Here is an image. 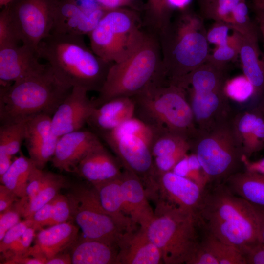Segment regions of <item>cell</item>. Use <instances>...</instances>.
I'll return each instance as SVG.
<instances>
[{
  "label": "cell",
  "mask_w": 264,
  "mask_h": 264,
  "mask_svg": "<svg viewBox=\"0 0 264 264\" xmlns=\"http://www.w3.org/2000/svg\"><path fill=\"white\" fill-rule=\"evenodd\" d=\"M172 10L167 0H148L146 22L157 36L163 32L171 22Z\"/></svg>",
  "instance_id": "34"
},
{
  "label": "cell",
  "mask_w": 264,
  "mask_h": 264,
  "mask_svg": "<svg viewBox=\"0 0 264 264\" xmlns=\"http://www.w3.org/2000/svg\"><path fill=\"white\" fill-rule=\"evenodd\" d=\"M242 0H210L201 8L203 15L216 22L226 23L231 26L232 13Z\"/></svg>",
  "instance_id": "35"
},
{
  "label": "cell",
  "mask_w": 264,
  "mask_h": 264,
  "mask_svg": "<svg viewBox=\"0 0 264 264\" xmlns=\"http://www.w3.org/2000/svg\"><path fill=\"white\" fill-rule=\"evenodd\" d=\"M119 160L123 168L137 176L150 198L155 191V173L149 144L142 137L125 134L104 141Z\"/></svg>",
  "instance_id": "12"
},
{
  "label": "cell",
  "mask_w": 264,
  "mask_h": 264,
  "mask_svg": "<svg viewBox=\"0 0 264 264\" xmlns=\"http://www.w3.org/2000/svg\"><path fill=\"white\" fill-rule=\"evenodd\" d=\"M17 201L9 209L0 213V241L11 228L21 221L22 216Z\"/></svg>",
  "instance_id": "41"
},
{
  "label": "cell",
  "mask_w": 264,
  "mask_h": 264,
  "mask_svg": "<svg viewBox=\"0 0 264 264\" xmlns=\"http://www.w3.org/2000/svg\"><path fill=\"white\" fill-rule=\"evenodd\" d=\"M261 104L258 107L264 117V97L262 98Z\"/></svg>",
  "instance_id": "58"
},
{
  "label": "cell",
  "mask_w": 264,
  "mask_h": 264,
  "mask_svg": "<svg viewBox=\"0 0 264 264\" xmlns=\"http://www.w3.org/2000/svg\"><path fill=\"white\" fill-rule=\"evenodd\" d=\"M231 27L242 34L258 32L257 24L250 20L248 8L245 0H241L233 9Z\"/></svg>",
  "instance_id": "37"
},
{
  "label": "cell",
  "mask_w": 264,
  "mask_h": 264,
  "mask_svg": "<svg viewBox=\"0 0 264 264\" xmlns=\"http://www.w3.org/2000/svg\"><path fill=\"white\" fill-rule=\"evenodd\" d=\"M132 97L134 116L153 130L169 131L189 140L198 133L185 90L181 86L158 81Z\"/></svg>",
  "instance_id": "5"
},
{
  "label": "cell",
  "mask_w": 264,
  "mask_h": 264,
  "mask_svg": "<svg viewBox=\"0 0 264 264\" xmlns=\"http://www.w3.org/2000/svg\"><path fill=\"white\" fill-rule=\"evenodd\" d=\"M239 54V50L227 44L217 46L212 54H209L208 60L221 65H227L228 62L234 59Z\"/></svg>",
  "instance_id": "45"
},
{
  "label": "cell",
  "mask_w": 264,
  "mask_h": 264,
  "mask_svg": "<svg viewBox=\"0 0 264 264\" xmlns=\"http://www.w3.org/2000/svg\"><path fill=\"white\" fill-rule=\"evenodd\" d=\"M244 264H264V244L260 243L242 251Z\"/></svg>",
  "instance_id": "47"
},
{
  "label": "cell",
  "mask_w": 264,
  "mask_h": 264,
  "mask_svg": "<svg viewBox=\"0 0 264 264\" xmlns=\"http://www.w3.org/2000/svg\"><path fill=\"white\" fill-rule=\"evenodd\" d=\"M201 0H198L199 2Z\"/></svg>",
  "instance_id": "59"
},
{
  "label": "cell",
  "mask_w": 264,
  "mask_h": 264,
  "mask_svg": "<svg viewBox=\"0 0 264 264\" xmlns=\"http://www.w3.org/2000/svg\"><path fill=\"white\" fill-rule=\"evenodd\" d=\"M154 216L145 229L160 250L166 264H187L198 247L197 216L160 199H156Z\"/></svg>",
  "instance_id": "7"
},
{
  "label": "cell",
  "mask_w": 264,
  "mask_h": 264,
  "mask_svg": "<svg viewBox=\"0 0 264 264\" xmlns=\"http://www.w3.org/2000/svg\"><path fill=\"white\" fill-rule=\"evenodd\" d=\"M13 0H0V6L3 8L9 5Z\"/></svg>",
  "instance_id": "57"
},
{
  "label": "cell",
  "mask_w": 264,
  "mask_h": 264,
  "mask_svg": "<svg viewBox=\"0 0 264 264\" xmlns=\"http://www.w3.org/2000/svg\"><path fill=\"white\" fill-rule=\"evenodd\" d=\"M122 168L116 156L109 152L101 142L80 160L75 173L93 185L120 176Z\"/></svg>",
  "instance_id": "22"
},
{
  "label": "cell",
  "mask_w": 264,
  "mask_h": 264,
  "mask_svg": "<svg viewBox=\"0 0 264 264\" xmlns=\"http://www.w3.org/2000/svg\"><path fill=\"white\" fill-rule=\"evenodd\" d=\"M161 253L139 227L122 235L118 244L117 264H162Z\"/></svg>",
  "instance_id": "21"
},
{
  "label": "cell",
  "mask_w": 264,
  "mask_h": 264,
  "mask_svg": "<svg viewBox=\"0 0 264 264\" xmlns=\"http://www.w3.org/2000/svg\"><path fill=\"white\" fill-rule=\"evenodd\" d=\"M231 122L245 156L264 146V117L259 108L233 114Z\"/></svg>",
  "instance_id": "25"
},
{
  "label": "cell",
  "mask_w": 264,
  "mask_h": 264,
  "mask_svg": "<svg viewBox=\"0 0 264 264\" xmlns=\"http://www.w3.org/2000/svg\"><path fill=\"white\" fill-rule=\"evenodd\" d=\"M197 218L202 231L241 252L262 243L253 206L234 194L224 183L206 185Z\"/></svg>",
  "instance_id": "1"
},
{
  "label": "cell",
  "mask_w": 264,
  "mask_h": 264,
  "mask_svg": "<svg viewBox=\"0 0 264 264\" xmlns=\"http://www.w3.org/2000/svg\"><path fill=\"white\" fill-rule=\"evenodd\" d=\"M59 137L53 132L51 116L40 114L26 121L24 142L37 168L42 169L51 160Z\"/></svg>",
  "instance_id": "17"
},
{
  "label": "cell",
  "mask_w": 264,
  "mask_h": 264,
  "mask_svg": "<svg viewBox=\"0 0 264 264\" xmlns=\"http://www.w3.org/2000/svg\"><path fill=\"white\" fill-rule=\"evenodd\" d=\"M19 198L16 194L3 184L0 185V213L10 207L18 201Z\"/></svg>",
  "instance_id": "49"
},
{
  "label": "cell",
  "mask_w": 264,
  "mask_h": 264,
  "mask_svg": "<svg viewBox=\"0 0 264 264\" xmlns=\"http://www.w3.org/2000/svg\"><path fill=\"white\" fill-rule=\"evenodd\" d=\"M133 0H97L100 6L106 11L124 8Z\"/></svg>",
  "instance_id": "51"
},
{
  "label": "cell",
  "mask_w": 264,
  "mask_h": 264,
  "mask_svg": "<svg viewBox=\"0 0 264 264\" xmlns=\"http://www.w3.org/2000/svg\"><path fill=\"white\" fill-rule=\"evenodd\" d=\"M187 264H219L218 261L200 243Z\"/></svg>",
  "instance_id": "48"
},
{
  "label": "cell",
  "mask_w": 264,
  "mask_h": 264,
  "mask_svg": "<svg viewBox=\"0 0 264 264\" xmlns=\"http://www.w3.org/2000/svg\"><path fill=\"white\" fill-rule=\"evenodd\" d=\"M106 11L100 8L88 14L73 0H57L51 33L88 35Z\"/></svg>",
  "instance_id": "16"
},
{
  "label": "cell",
  "mask_w": 264,
  "mask_h": 264,
  "mask_svg": "<svg viewBox=\"0 0 264 264\" xmlns=\"http://www.w3.org/2000/svg\"><path fill=\"white\" fill-rule=\"evenodd\" d=\"M57 0H13L6 6L22 44L37 51L52 31Z\"/></svg>",
  "instance_id": "11"
},
{
  "label": "cell",
  "mask_w": 264,
  "mask_h": 264,
  "mask_svg": "<svg viewBox=\"0 0 264 264\" xmlns=\"http://www.w3.org/2000/svg\"><path fill=\"white\" fill-rule=\"evenodd\" d=\"M231 26L225 22H217L207 32L208 42L217 46L226 45L229 39V31Z\"/></svg>",
  "instance_id": "43"
},
{
  "label": "cell",
  "mask_w": 264,
  "mask_h": 264,
  "mask_svg": "<svg viewBox=\"0 0 264 264\" xmlns=\"http://www.w3.org/2000/svg\"><path fill=\"white\" fill-rule=\"evenodd\" d=\"M26 122L0 125V155L12 156L19 152L25 140Z\"/></svg>",
  "instance_id": "32"
},
{
  "label": "cell",
  "mask_w": 264,
  "mask_h": 264,
  "mask_svg": "<svg viewBox=\"0 0 264 264\" xmlns=\"http://www.w3.org/2000/svg\"><path fill=\"white\" fill-rule=\"evenodd\" d=\"M253 10L256 24L262 35L264 45V9H253Z\"/></svg>",
  "instance_id": "54"
},
{
  "label": "cell",
  "mask_w": 264,
  "mask_h": 264,
  "mask_svg": "<svg viewBox=\"0 0 264 264\" xmlns=\"http://www.w3.org/2000/svg\"><path fill=\"white\" fill-rule=\"evenodd\" d=\"M36 230L33 227H28L24 233L10 246L4 253H2L4 261L24 255L28 251L35 237Z\"/></svg>",
  "instance_id": "39"
},
{
  "label": "cell",
  "mask_w": 264,
  "mask_h": 264,
  "mask_svg": "<svg viewBox=\"0 0 264 264\" xmlns=\"http://www.w3.org/2000/svg\"><path fill=\"white\" fill-rule=\"evenodd\" d=\"M223 183L234 194L253 205L264 208V174L255 170H242Z\"/></svg>",
  "instance_id": "29"
},
{
  "label": "cell",
  "mask_w": 264,
  "mask_h": 264,
  "mask_svg": "<svg viewBox=\"0 0 264 264\" xmlns=\"http://www.w3.org/2000/svg\"><path fill=\"white\" fill-rule=\"evenodd\" d=\"M35 166L30 158L21 155L0 177L1 184L13 191L19 198L25 197L28 180Z\"/></svg>",
  "instance_id": "31"
},
{
  "label": "cell",
  "mask_w": 264,
  "mask_h": 264,
  "mask_svg": "<svg viewBox=\"0 0 264 264\" xmlns=\"http://www.w3.org/2000/svg\"><path fill=\"white\" fill-rule=\"evenodd\" d=\"M37 53L61 82L88 92L100 91L113 64L89 49L80 35L50 33L41 42Z\"/></svg>",
  "instance_id": "2"
},
{
  "label": "cell",
  "mask_w": 264,
  "mask_h": 264,
  "mask_svg": "<svg viewBox=\"0 0 264 264\" xmlns=\"http://www.w3.org/2000/svg\"><path fill=\"white\" fill-rule=\"evenodd\" d=\"M240 34L239 55L244 76L252 85L254 93L263 98L264 97V60L260 57L258 32Z\"/></svg>",
  "instance_id": "26"
},
{
  "label": "cell",
  "mask_w": 264,
  "mask_h": 264,
  "mask_svg": "<svg viewBox=\"0 0 264 264\" xmlns=\"http://www.w3.org/2000/svg\"><path fill=\"white\" fill-rule=\"evenodd\" d=\"M163 77L162 60L158 36L147 33L145 40L128 58L113 63L105 82L92 100L97 107L112 99L133 97Z\"/></svg>",
  "instance_id": "6"
},
{
  "label": "cell",
  "mask_w": 264,
  "mask_h": 264,
  "mask_svg": "<svg viewBox=\"0 0 264 264\" xmlns=\"http://www.w3.org/2000/svg\"><path fill=\"white\" fill-rule=\"evenodd\" d=\"M92 185L97 193L104 210L124 232L137 228L138 226L133 223L124 211L120 176Z\"/></svg>",
  "instance_id": "27"
},
{
  "label": "cell",
  "mask_w": 264,
  "mask_h": 264,
  "mask_svg": "<svg viewBox=\"0 0 264 264\" xmlns=\"http://www.w3.org/2000/svg\"><path fill=\"white\" fill-rule=\"evenodd\" d=\"M79 228L66 221L42 229L35 235L34 245L24 255L46 261L70 246L78 238Z\"/></svg>",
  "instance_id": "23"
},
{
  "label": "cell",
  "mask_w": 264,
  "mask_h": 264,
  "mask_svg": "<svg viewBox=\"0 0 264 264\" xmlns=\"http://www.w3.org/2000/svg\"><path fill=\"white\" fill-rule=\"evenodd\" d=\"M147 33L133 10L121 8L107 11L88 35L93 52L112 63L124 61L143 43Z\"/></svg>",
  "instance_id": "9"
},
{
  "label": "cell",
  "mask_w": 264,
  "mask_h": 264,
  "mask_svg": "<svg viewBox=\"0 0 264 264\" xmlns=\"http://www.w3.org/2000/svg\"><path fill=\"white\" fill-rule=\"evenodd\" d=\"M163 77L176 83L205 63L209 55L207 32L202 19L185 12L158 35Z\"/></svg>",
  "instance_id": "4"
},
{
  "label": "cell",
  "mask_w": 264,
  "mask_h": 264,
  "mask_svg": "<svg viewBox=\"0 0 264 264\" xmlns=\"http://www.w3.org/2000/svg\"><path fill=\"white\" fill-rule=\"evenodd\" d=\"M32 227V222L30 220L25 219L11 228L0 241V252H6L11 245L19 238L29 227Z\"/></svg>",
  "instance_id": "42"
},
{
  "label": "cell",
  "mask_w": 264,
  "mask_h": 264,
  "mask_svg": "<svg viewBox=\"0 0 264 264\" xmlns=\"http://www.w3.org/2000/svg\"><path fill=\"white\" fill-rule=\"evenodd\" d=\"M88 91L73 88L71 92L60 104L51 117L53 133L61 136L82 129L87 124L94 108Z\"/></svg>",
  "instance_id": "14"
},
{
  "label": "cell",
  "mask_w": 264,
  "mask_h": 264,
  "mask_svg": "<svg viewBox=\"0 0 264 264\" xmlns=\"http://www.w3.org/2000/svg\"><path fill=\"white\" fill-rule=\"evenodd\" d=\"M255 210L258 223L260 240L264 244V208L253 205Z\"/></svg>",
  "instance_id": "52"
},
{
  "label": "cell",
  "mask_w": 264,
  "mask_h": 264,
  "mask_svg": "<svg viewBox=\"0 0 264 264\" xmlns=\"http://www.w3.org/2000/svg\"><path fill=\"white\" fill-rule=\"evenodd\" d=\"M37 51L24 44L0 48V85H9L43 70L47 63H40Z\"/></svg>",
  "instance_id": "15"
},
{
  "label": "cell",
  "mask_w": 264,
  "mask_h": 264,
  "mask_svg": "<svg viewBox=\"0 0 264 264\" xmlns=\"http://www.w3.org/2000/svg\"><path fill=\"white\" fill-rule=\"evenodd\" d=\"M231 117L209 130L198 132L190 140V152L196 157L209 184L223 183L242 170L245 155Z\"/></svg>",
  "instance_id": "8"
},
{
  "label": "cell",
  "mask_w": 264,
  "mask_h": 264,
  "mask_svg": "<svg viewBox=\"0 0 264 264\" xmlns=\"http://www.w3.org/2000/svg\"><path fill=\"white\" fill-rule=\"evenodd\" d=\"M155 179L153 200H161L197 216L204 188L173 171L156 174Z\"/></svg>",
  "instance_id": "13"
},
{
  "label": "cell",
  "mask_w": 264,
  "mask_h": 264,
  "mask_svg": "<svg viewBox=\"0 0 264 264\" xmlns=\"http://www.w3.org/2000/svg\"><path fill=\"white\" fill-rule=\"evenodd\" d=\"M202 232L201 243L217 259L219 264H244L242 254L236 247Z\"/></svg>",
  "instance_id": "33"
},
{
  "label": "cell",
  "mask_w": 264,
  "mask_h": 264,
  "mask_svg": "<svg viewBox=\"0 0 264 264\" xmlns=\"http://www.w3.org/2000/svg\"><path fill=\"white\" fill-rule=\"evenodd\" d=\"M135 105L132 97H120L94 107L87 121L98 136L134 116Z\"/></svg>",
  "instance_id": "24"
},
{
  "label": "cell",
  "mask_w": 264,
  "mask_h": 264,
  "mask_svg": "<svg viewBox=\"0 0 264 264\" xmlns=\"http://www.w3.org/2000/svg\"><path fill=\"white\" fill-rule=\"evenodd\" d=\"M71 219V210L67 196L58 194L53 199L51 219L47 226H52L66 222Z\"/></svg>",
  "instance_id": "40"
},
{
  "label": "cell",
  "mask_w": 264,
  "mask_h": 264,
  "mask_svg": "<svg viewBox=\"0 0 264 264\" xmlns=\"http://www.w3.org/2000/svg\"><path fill=\"white\" fill-rule=\"evenodd\" d=\"M21 39L6 6L0 13V49L19 45Z\"/></svg>",
  "instance_id": "36"
},
{
  "label": "cell",
  "mask_w": 264,
  "mask_h": 264,
  "mask_svg": "<svg viewBox=\"0 0 264 264\" xmlns=\"http://www.w3.org/2000/svg\"><path fill=\"white\" fill-rule=\"evenodd\" d=\"M72 260L70 253H62L46 260L45 264H70Z\"/></svg>",
  "instance_id": "53"
},
{
  "label": "cell",
  "mask_w": 264,
  "mask_h": 264,
  "mask_svg": "<svg viewBox=\"0 0 264 264\" xmlns=\"http://www.w3.org/2000/svg\"><path fill=\"white\" fill-rule=\"evenodd\" d=\"M65 185V179L62 176L45 171L42 186L35 198L27 204L21 198L19 200L22 216L25 219H30L39 208L53 199Z\"/></svg>",
  "instance_id": "30"
},
{
  "label": "cell",
  "mask_w": 264,
  "mask_h": 264,
  "mask_svg": "<svg viewBox=\"0 0 264 264\" xmlns=\"http://www.w3.org/2000/svg\"><path fill=\"white\" fill-rule=\"evenodd\" d=\"M120 188L125 213L134 224L145 228L154 216L146 189L139 178L124 169L120 176Z\"/></svg>",
  "instance_id": "20"
},
{
  "label": "cell",
  "mask_w": 264,
  "mask_h": 264,
  "mask_svg": "<svg viewBox=\"0 0 264 264\" xmlns=\"http://www.w3.org/2000/svg\"><path fill=\"white\" fill-rule=\"evenodd\" d=\"M253 9H264V0H252Z\"/></svg>",
  "instance_id": "56"
},
{
  "label": "cell",
  "mask_w": 264,
  "mask_h": 264,
  "mask_svg": "<svg viewBox=\"0 0 264 264\" xmlns=\"http://www.w3.org/2000/svg\"><path fill=\"white\" fill-rule=\"evenodd\" d=\"M192 0H167V3L172 10L184 9L191 3Z\"/></svg>",
  "instance_id": "55"
},
{
  "label": "cell",
  "mask_w": 264,
  "mask_h": 264,
  "mask_svg": "<svg viewBox=\"0 0 264 264\" xmlns=\"http://www.w3.org/2000/svg\"><path fill=\"white\" fill-rule=\"evenodd\" d=\"M53 205V199L39 208L29 219L32 222V227L36 230L47 226L51 218Z\"/></svg>",
  "instance_id": "46"
},
{
  "label": "cell",
  "mask_w": 264,
  "mask_h": 264,
  "mask_svg": "<svg viewBox=\"0 0 264 264\" xmlns=\"http://www.w3.org/2000/svg\"><path fill=\"white\" fill-rule=\"evenodd\" d=\"M72 89L57 77L47 63L35 74L0 85V125L26 121L40 114L52 117Z\"/></svg>",
  "instance_id": "3"
},
{
  "label": "cell",
  "mask_w": 264,
  "mask_h": 264,
  "mask_svg": "<svg viewBox=\"0 0 264 264\" xmlns=\"http://www.w3.org/2000/svg\"><path fill=\"white\" fill-rule=\"evenodd\" d=\"M67 197L71 206V219L81 229L83 237L118 248L124 232L104 210L94 187L79 186Z\"/></svg>",
  "instance_id": "10"
},
{
  "label": "cell",
  "mask_w": 264,
  "mask_h": 264,
  "mask_svg": "<svg viewBox=\"0 0 264 264\" xmlns=\"http://www.w3.org/2000/svg\"><path fill=\"white\" fill-rule=\"evenodd\" d=\"M73 264H117L118 248L82 237L70 246Z\"/></svg>",
  "instance_id": "28"
},
{
  "label": "cell",
  "mask_w": 264,
  "mask_h": 264,
  "mask_svg": "<svg viewBox=\"0 0 264 264\" xmlns=\"http://www.w3.org/2000/svg\"><path fill=\"white\" fill-rule=\"evenodd\" d=\"M45 171L35 166L30 176L26 188V196L21 199L24 203L31 202L40 190L44 178Z\"/></svg>",
  "instance_id": "44"
},
{
  "label": "cell",
  "mask_w": 264,
  "mask_h": 264,
  "mask_svg": "<svg viewBox=\"0 0 264 264\" xmlns=\"http://www.w3.org/2000/svg\"><path fill=\"white\" fill-rule=\"evenodd\" d=\"M153 132L150 147L155 174L172 171L190 152V140L169 131Z\"/></svg>",
  "instance_id": "19"
},
{
  "label": "cell",
  "mask_w": 264,
  "mask_h": 264,
  "mask_svg": "<svg viewBox=\"0 0 264 264\" xmlns=\"http://www.w3.org/2000/svg\"><path fill=\"white\" fill-rule=\"evenodd\" d=\"M45 260L41 258L22 255L13 257L3 261L5 264H45Z\"/></svg>",
  "instance_id": "50"
},
{
  "label": "cell",
  "mask_w": 264,
  "mask_h": 264,
  "mask_svg": "<svg viewBox=\"0 0 264 264\" xmlns=\"http://www.w3.org/2000/svg\"><path fill=\"white\" fill-rule=\"evenodd\" d=\"M101 142L93 132L79 130L61 136L51 159L52 165L61 171L75 172L80 160Z\"/></svg>",
  "instance_id": "18"
},
{
  "label": "cell",
  "mask_w": 264,
  "mask_h": 264,
  "mask_svg": "<svg viewBox=\"0 0 264 264\" xmlns=\"http://www.w3.org/2000/svg\"><path fill=\"white\" fill-rule=\"evenodd\" d=\"M225 91L228 97L237 100H244L254 93V88L244 76H239L227 81Z\"/></svg>",
  "instance_id": "38"
}]
</instances>
